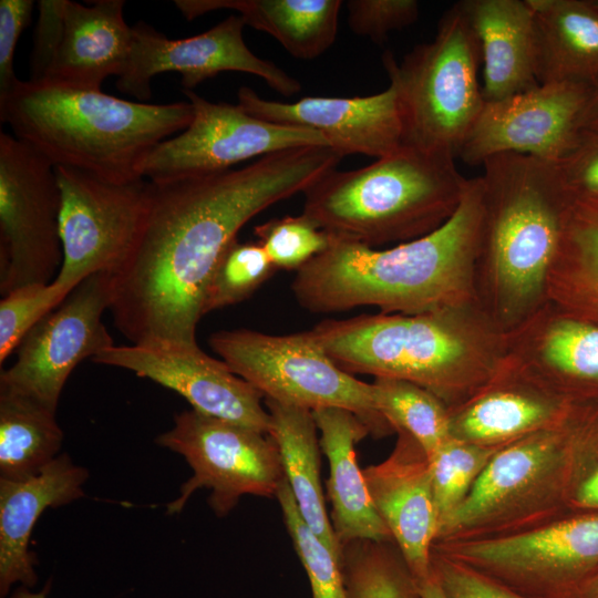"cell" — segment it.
Instances as JSON below:
<instances>
[{
	"instance_id": "cell-30",
	"label": "cell",
	"mask_w": 598,
	"mask_h": 598,
	"mask_svg": "<svg viewBox=\"0 0 598 598\" xmlns=\"http://www.w3.org/2000/svg\"><path fill=\"white\" fill-rule=\"evenodd\" d=\"M547 300L598 323V195L570 202L547 285Z\"/></svg>"
},
{
	"instance_id": "cell-19",
	"label": "cell",
	"mask_w": 598,
	"mask_h": 598,
	"mask_svg": "<svg viewBox=\"0 0 598 598\" xmlns=\"http://www.w3.org/2000/svg\"><path fill=\"white\" fill-rule=\"evenodd\" d=\"M504 362L575 404H598V323L550 302L506 334Z\"/></svg>"
},
{
	"instance_id": "cell-41",
	"label": "cell",
	"mask_w": 598,
	"mask_h": 598,
	"mask_svg": "<svg viewBox=\"0 0 598 598\" xmlns=\"http://www.w3.org/2000/svg\"><path fill=\"white\" fill-rule=\"evenodd\" d=\"M431 571L448 598H527L466 565L433 551Z\"/></svg>"
},
{
	"instance_id": "cell-3",
	"label": "cell",
	"mask_w": 598,
	"mask_h": 598,
	"mask_svg": "<svg viewBox=\"0 0 598 598\" xmlns=\"http://www.w3.org/2000/svg\"><path fill=\"white\" fill-rule=\"evenodd\" d=\"M343 371L415 383L451 410L499 371L506 334L477 303L326 319L310 329Z\"/></svg>"
},
{
	"instance_id": "cell-45",
	"label": "cell",
	"mask_w": 598,
	"mask_h": 598,
	"mask_svg": "<svg viewBox=\"0 0 598 598\" xmlns=\"http://www.w3.org/2000/svg\"><path fill=\"white\" fill-rule=\"evenodd\" d=\"M578 128L579 131L598 130V86L594 89L580 113Z\"/></svg>"
},
{
	"instance_id": "cell-12",
	"label": "cell",
	"mask_w": 598,
	"mask_h": 598,
	"mask_svg": "<svg viewBox=\"0 0 598 598\" xmlns=\"http://www.w3.org/2000/svg\"><path fill=\"white\" fill-rule=\"evenodd\" d=\"M61 195L62 264L53 279L72 291L97 272H117L132 255L150 205V182L113 183L55 167Z\"/></svg>"
},
{
	"instance_id": "cell-33",
	"label": "cell",
	"mask_w": 598,
	"mask_h": 598,
	"mask_svg": "<svg viewBox=\"0 0 598 598\" xmlns=\"http://www.w3.org/2000/svg\"><path fill=\"white\" fill-rule=\"evenodd\" d=\"M372 388L381 415L395 432L413 436L429 457L452 439L450 409L426 389L394 378H374Z\"/></svg>"
},
{
	"instance_id": "cell-23",
	"label": "cell",
	"mask_w": 598,
	"mask_h": 598,
	"mask_svg": "<svg viewBox=\"0 0 598 598\" xmlns=\"http://www.w3.org/2000/svg\"><path fill=\"white\" fill-rule=\"evenodd\" d=\"M86 468L66 453L58 455L39 473L23 480L0 478V597L19 582L34 587L35 555L29 549L31 534L42 513L84 496Z\"/></svg>"
},
{
	"instance_id": "cell-47",
	"label": "cell",
	"mask_w": 598,
	"mask_h": 598,
	"mask_svg": "<svg viewBox=\"0 0 598 598\" xmlns=\"http://www.w3.org/2000/svg\"><path fill=\"white\" fill-rule=\"evenodd\" d=\"M575 598H598V570L580 587Z\"/></svg>"
},
{
	"instance_id": "cell-31",
	"label": "cell",
	"mask_w": 598,
	"mask_h": 598,
	"mask_svg": "<svg viewBox=\"0 0 598 598\" xmlns=\"http://www.w3.org/2000/svg\"><path fill=\"white\" fill-rule=\"evenodd\" d=\"M54 411L0 389V478L35 475L59 454L63 431Z\"/></svg>"
},
{
	"instance_id": "cell-43",
	"label": "cell",
	"mask_w": 598,
	"mask_h": 598,
	"mask_svg": "<svg viewBox=\"0 0 598 598\" xmlns=\"http://www.w3.org/2000/svg\"><path fill=\"white\" fill-rule=\"evenodd\" d=\"M65 0H41L30 56V82H43L58 52L63 33Z\"/></svg>"
},
{
	"instance_id": "cell-17",
	"label": "cell",
	"mask_w": 598,
	"mask_h": 598,
	"mask_svg": "<svg viewBox=\"0 0 598 598\" xmlns=\"http://www.w3.org/2000/svg\"><path fill=\"white\" fill-rule=\"evenodd\" d=\"M595 87L577 82L539 83L485 102L457 158L482 166L499 154H520L556 163L575 146L580 113Z\"/></svg>"
},
{
	"instance_id": "cell-13",
	"label": "cell",
	"mask_w": 598,
	"mask_h": 598,
	"mask_svg": "<svg viewBox=\"0 0 598 598\" xmlns=\"http://www.w3.org/2000/svg\"><path fill=\"white\" fill-rule=\"evenodd\" d=\"M55 167L14 135L0 133V292L49 283L62 264Z\"/></svg>"
},
{
	"instance_id": "cell-32",
	"label": "cell",
	"mask_w": 598,
	"mask_h": 598,
	"mask_svg": "<svg viewBox=\"0 0 598 598\" xmlns=\"http://www.w3.org/2000/svg\"><path fill=\"white\" fill-rule=\"evenodd\" d=\"M341 568L348 598H420V586L394 540L343 545Z\"/></svg>"
},
{
	"instance_id": "cell-48",
	"label": "cell",
	"mask_w": 598,
	"mask_h": 598,
	"mask_svg": "<svg viewBox=\"0 0 598 598\" xmlns=\"http://www.w3.org/2000/svg\"><path fill=\"white\" fill-rule=\"evenodd\" d=\"M50 587H51V584L49 581L45 584V586L43 587L41 591L33 592L30 590V588L25 586H20L12 592L10 598H47Z\"/></svg>"
},
{
	"instance_id": "cell-9",
	"label": "cell",
	"mask_w": 598,
	"mask_h": 598,
	"mask_svg": "<svg viewBox=\"0 0 598 598\" xmlns=\"http://www.w3.org/2000/svg\"><path fill=\"white\" fill-rule=\"evenodd\" d=\"M208 342L230 370L264 399L310 411L346 409L374 437L395 433L377 409L372 383L339 368L311 330L289 334L246 328L219 330L209 336Z\"/></svg>"
},
{
	"instance_id": "cell-37",
	"label": "cell",
	"mask_w": 598,
	"mask_h": 598,
	"mask_svg": "<svg viewBox=\"0 0 598 598\" xmlns=\"http://www.w3.org/2000/svg\"><path fill=\"white\" fill-rule=\"evenodd\" d=\"M565 501L570 512H598V404H575Z\"/></svg>"
},
{
	"instance_id": "cell-21",
	"label": "cell",
	"mask_w": 598,
	"mask_h": 598,
	"mask_svg": "<svg viewBox=\"0 0 598 598\" xmlns=\"http://www.w3.org/2000/svg\"><path fill=\"white\" fill-rule=\"evenodd\" d=\"M391 454L363 468L373 506L389 529L421 587L431 576L432 547L437 533L430 460L404 431Z\"/></svg>"
},
{
	"instance_id": "cell-16",
	"label": "cell",
	"mask_w": 598,
	"mask_h": 598,
	"mask_svg": "<svg viewBox=\"0 0 598 598\" xmlns=\"http://www.w3.org/2000/svg\"><path fill=\"white\" fill-rule=\"evenodd\" d=\"M244 27L238 14H230L203 33L169 39L140 21L132 27L131 52L116 87L147 102L152 96L151 81L161 73H178L184 91H193L220 72L236 71L262 79L283 96L300 92L301 84L295 78L250 51L244 40Z\"/></svg>"
},
{
	"instance_id": "cell-4",
	"label": "cell",
	"mask_w": 598,
	"mask_h": 598,
	"mask_svg": "<svg viewBox=\"0 0 598 598\" xmlns=\"http://www.w3.org/2000/svg\"><path fill=\"white\" fill-rule=\"evenodd\" d=\"M474 270L476 303L505 334L547 300L570 198L554 163L520 154L487 158Z\"/></svg>"
},
{
	"instance_id": "cell-2",
	"label": "cell",
	"mask_w": 598,
	"mask_h": 598,
	"mask_svg": "<svg viewBox=\"0 0 598 598\" xmlns=\"http://www.w3.org/2000/svg\"><path fill=\"white\" fill-rule=\"evenodd\" d=\"M482 196L481 176L470 178L446 223L385 249L331 237L326 250L296 271L290 286L296 301L319 313L368 306L403 315L476 303Z\"/></svg>"
},
{
	"instance_id": "cell-1",
	"label": "cell",
	"mask_w": 598,
	"mask_h": 598,
	"mask_svg": "<svg viewBox=\"0 0 598 598\" xmlns=\"http://www.w3.org/2000/svg\"><path fill=\"white\" fill-rule=\"evenodd\" d=\"M330 146L262 156L220 173L150 182L146 220L113 274L114 326L136 346H193L210 276L239 230L269 206L303 193L337 168Z\"/></svg>"
},
{
	"instance_id": "cell-38",
	"label": "cell",
	"mask_w": 598,
	"mask_h": 598,
	"mask_svg": "<svg viewBox=\"0 0 598 598\" xmlns=\"http://www.w3.org/2000/svg\"><path fill=\"white\" fill-rule=\"evenodd\" d=\"M276 269L299 270L326 250L331 237L302 214L274 218L254 228Z\"/></svg>"
},
{
	"instance_id": "cell-35",
	"label": "cell",
	"mask_w": 598,
	"mask_h": 598,
	"mask_svg": "<svg viewBox=\"0 0 598 598\" xmlns=\"http://www.w3.org/2000/svg\"><path fill=\"white\" fill-rule=\"evenodd\" d=\"M498 450L452 437L429 457L437 528L463 503Z\"/></svg>"
},
{
	"instance_id": "cell-39",
	"label": "cell",
	"mask_w": 598,
	"mask_h": 598,
	"mask_svg": "<svg viewBox=\"0 0 598 598\" xmlns=\"http://www.w3.org/2000/svg\"><path fill=\"white\" fill-rule=\"evenodd\" d=\"M71 291L56 281L31 283L2 296L0 301V363L17 350L24 336Z\"/></svg>"
},
{
	"instance_id": "cell-49",
	"label": "cell",
	"mask_w": 598,
	"mask_h": 598,
	"mask_svg": "<svg viewBox=\"0 0 598 598\" xmlns=\"http://www.w3.org/2000/svg\"><path fill=\"white\" fill-rule=\"evenodd\" d=\"M592 2L598 8V0H592Z\"/></svg>"
},
{
	"instance_id": "cell-11",
	"label": "cell",
	"mask_w": 598,
	"mask_h": 598,
	"mask_svg": "<svg viewBox=\"0 0 598 598\" xmlns=\"http://www.w3.org/2000/svg\"><path fill=\"white\" fill-rule=\"evenodd\" d=\"M156 443L182 455L193 470L177 498L167 504V514H178L195 491L207 488L209 506L225 516L244 495L276 497L285 478L270 435L193 409L176 414L173 427Z\"/></svg>"
},
{
	"instance_id": "cell-46",
	"label": "cell",
	"mask_w": 598,
	"mask_h": 598,
	"mask_svg": "<svg viewBox=\"0 0 598 598\" xmlns=\"http://www.w3.org/2000/svg\"><path fill=\"white\" fill-rule=\"evenodd\" d=\"M420 598H448L443 588L432 575L421 587Z\"/></svg>"
},
{
	"instance_id": "cell-15",
	"label": "cell",
	"mask_w": 598,
	"mask_h": 598,
	"mask_svg": "<svg viewBox=\"0 0 598 598\" xmlns=\"http://www.w3.org/2000/svg\"><path fill=\"white\" fill-rule=\"evenodd\" d=\"M113 274L97 272L80 282L21 340L17 359L0 374V389L28 396L56 412L71 372L114 346L102 321L110 309Z\"/></svg>"
},
{
	"instance_id": "cell-29",
	"label": "cell",
	"mask_w": 598,
	"mask_h": 598,
	"mask_svg": "<svg viewBox=\"0 0 598 598\" xmlns=\"http://www.w3.org/2000/svg\"><path fill=\"white\" fill-rule=\"evenodd\" d=\"M270 414L269 435L276 442L286 481L300 516L310 529L341 559L327 513L320 480V442L312 412L264 399Z\"/></svg>"
},
{
	"instance_id": "cell-22",
	"label": "cell",
	"mask_w": 598,
	"mask_h": 598,
	"mask_svg": "<svg viewBox=\"0 0 598 598\" xmlns=\"http://www.w3.org/2000/svg\"><path fill=\"white\" fill-rule=\"evenodd\" d=\"M574 405L503 362L482 390L450 410V431L455 440L501 448L560 425Z\"/></svg>"
},
{
	"instance_id": "cell-18",
	"label": "cell",
	"mask_w": 598,
	"mask_h": 598,
	"mask_svg": "<svg viewBox=\"0 0 598 598\" xmlns=\"http://www.w3.org/2000/svg\"><path fill=\"white\" fill-rule=\"evenodd\" d=\"M92 361L132 371L171 389L199 413L270 433L262 394L198 344L113 346Z\"/></svg>"
},
{
	"instance_id": "cell-36",
	"label": "cell",
	"mask_w": 598,
	"mask_h": 598,
	"mask_svg": "<svg viewBox=\"0 0 598 598\" xmlns=\"http://www.w3.org/2000/svg\"><path fill=\"white\" fill-rule=\"evenodd\" d=\"M276 498L295 550L308 576L312 598H348L341 559L305 523L286 477Z\"/></svg>"
},
{
	"instance_id": "cell-14",
	"label": "cell",
	"mask_w": 598,
	"mask_h": 598,
	"mask_svg": "<svg viewBox=\"0 0 598 598\" xmlns=\"http://www.w3.org/2000/svg\"><path fill=\"white\" fill-rule=\"evenodd\" d=\"M193 118L157 144L142 163V178L161 184L231 169L241 162L306 146H330L315 130L259 120L238 104L210 102L184 91Z\"/></svg>"
},
{
	"instance_id": "cell-42",
	"label": "cell",
	"mask_w": 598,
	"mask_h": 598,
	"mask_svg": "<svg viewBox=\"0 0 598 598\" xmlns=\"http://www.w3.org/2000/svg\"><path fill=\"white\" fill-rule=\"evenodd\" d=\"M554 167L570 200L598 195V130L580 131L575 146Z\"/></svg>"
},
{
	"instance_id": "cell-28",
	"label": "cell",
	"mask_w": 598,
	"mask_h": 598,
	"mask_svg": "<svg viewBox=\"0 0 598 598\" xmlns=\"http://www.w3.org/2000/svg\"><path fill=\"white\" fill-rule=\"evenodd\" d=\"M193 20L216 10L238 13L245 25L276 39L296 59L312 60L336 41L340 0H176Z\"/></svg>"
},
{
	"instance_id": "cell-10",
	"label": "cell",
	"mask_w": 598,
	"mask_h": 598,
	"mask_svg": "<svg viewBox=\"0 0 598 598\" xmlns=\"http://www.w3.org/2000/svg\"><path fill=\"white\" fill-rule=\"evenodd\" d=\"M527 598H575L598 570V512H567L524 532L433 544Z\"/></svg>"
},
{
	"instance_id": "cell-40",
	"label": "cell",
	"mask_w": 598,
	"mask_h": 598,
	"mask_svg": "<svg viewBox=\"0 0 598 598\" xmlns=\"http://www.w3.org/2000/svg\"><path fill=\"white\" fill-rule=\"evenodd\" d=\"M346 6L350 29L377 43L385 41L390 32L413 24L420 13L416 0H349Z\"/></svg>"
},
{
	"instance_id": "cell-34",
	"label": "cell",
	"mask_w": 598,
	"mask_h": 598,
	"mask_svg": "<svg viewBox=\"0 0 598 598\" xmlns=\"http://www.w3.org/2000/svg\"><path fill=\"white\" fill-rule=\"evenodd\" d=\"M275 270L276 267L258 241L235 240L210 276L203 302L204 316L247 299Z\"/></svg>"
},
{
	"instance_id": "cell-6",
	"label": "cell",
	"mask_w": 598,
	"mask_h": 598,
	"mask_svg": "<svg viewBox=\"0 0 598 598\" xmlns=\"http://www.w3.org/2000/svg\"><path fill=\"white\" fill-rule=\"evenodd\" d=\"M455 159L402 145L368 166L332 169L303 192L301 214L330 237L373 248L423 237L452 217L466 190Z\"/></svg>"
},
{
	"instance_id": "cell-7",
	"label": "cell",
	"mask_w": 598,
	"mask_h": 598,
	"mask_svg": "<svg viewBox=\"0 0 598 598\" xmlns=\"http://www.w3.org/2000/svg\"><path fill=\"white\" fill-rule=\"evenodd\" d=\"M384 69L398 94L403 145L457 158L485 104L477 71L478 42L457 3L444 12L431 42Z\"/></svg>"
},
{
	"instance_id": "cell-25",
	"label": "cell",
	"mask_w": 598,
	"mask_h": 598,
	"mask_svg": "<svg viewBox=\"0 0 598 598\" xmlns=\"http://www.w3.org/2000/svg\"><path fill=\"white\" fill-rule=\"evenodd\" d=\"M457 6L478 42L485 102L539 84L535 74L534 12L528 0H463Z\"/></svg>"
},
{
	"instance_id": "cell-24",
	"label": "cell",
	"mask_w": 598,
	"mask_h": 598,
	"mask_svg": "<svg viewBox=\"0 0 598 598\" xmlns=\"http://www.w3.org/2000/svg\"><path fill=\"white\" fill-rule=\"evenodd\" d=\"M90 3L65 0L61 43L43 82L101 90L106 78L122 74L133 39L123 14L125 2Z\"/></svg>"
},
{
	"instance_id": "cell-27",
	"label": "cell",
	"mask_w": 598,
	"mask_h": 598,
	"mask_svg": "<svg viewBox=\"0 0 598 598\" xmlns=\"http://www.w3.org/2000/svg\"><path fill=\"white\" fill-rule=\"evenodd\" d=\"M538 83L598 86V8L592 0H528Z\"/></svg>"
},
{
	"instance_id": "cell-26",
	"label": "cell",
	"mask_w": 598,
	"mask_h": 598,
	"mask_svg": "<svg viewBox=\"0 0 598 598\" xmlns=\"http://www.w3.org/2000/svg\"><path fill=\"white\" fill-rule=\"evenodd\" d=\"M311 412L329 462L330 522L340 547L359 539L393 540L373 506L357 462L355 444L370 434L368 426L346 409L320 408Z\"/></svg>"
},
{
	"instance_id": "cell-8",
	"label": "cell",
	"mask_w": 598,
	"mask_h": 598,
	"mask_svg": "<svg viewBox=\"0 0 598 598\" xmlns=\"http://www.w3.org/2000/svg\"><path fill=\"white\" fill-rule=\"evenodd\" d=\"M574 409L560 425L501 447L439 526L434 544L511 535L569 512L565 494Z\"/></svg>"
},
{
	"instance_id": "cell-20",
	"label": "cell",
	"mask_w": 598,
	"mask_h": 598,
	"mask_svg": "<svg viewBox=\"0 0 598 598\" xmlns=\"http://www.w3.org/2000/svg\"><path fill=\"white\" fill-rule=\"evenodd\" d=\"M237 99L254 117L322 133L342 157L362 154L380 158L403 145L399 99L392 84L368 96H306L296 102L266 100L241 86Z\"/></svg>"
},
{
	"instance_id": "cell-44",
	"label": "cell",
	"mask_w": 598,
	"mask_h": 598,
	"mask_svg": "<svg viewBox=\"0 0 598 598\" xmlns=\"http://www.w3.org/2000/svg\"><path fill=\"white\" fill-rule=\"evenodd\" d=\"M34 7L32 0L0 1V101L18 85L13 60L18 40L29 24Z\"/></svg>"
},
{
	"instance_id": "cell-5",
	"label": "cell",
	"mask_w": 598,
	"mask_h": 598,
	"mask_svg": "<svg viewBox=\"0 0 598 598\" xmlns=\"http://www.w3.org/2000/svg\"><path fill=\"white\" fill-rule=\"evenodd\" d=\"M193 118L189 101L133 102L102 90L20 81L0 101V120L54 167L86 172L113 183L142 179L140 169L161 142Z\"/></svg>"
}]
</instances>
